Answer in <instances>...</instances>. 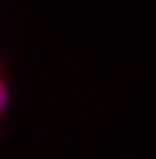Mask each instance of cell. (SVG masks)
I'll list each match as a JSON object with an SVG mask.
<instances>
[{"label": "cell", "instance_id": "cell-1", "mask_svg": "<svg viewBox=\"0 0 156 159\" xmlns=\"http://www.w3.org/2000/svg\"><path fill=\"white\" fill-rule=\"evenodd\" d=\"M4 111H7V83L0 80V118H4Z\"/></svg>", "mask_w": 156, "mask_h": 159}]
</instances>
